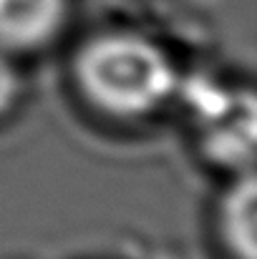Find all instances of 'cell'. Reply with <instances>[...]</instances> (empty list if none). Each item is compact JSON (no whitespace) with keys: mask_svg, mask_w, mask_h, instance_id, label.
<instances>
[{"mask_svg":"<svg viewBox=\"0 0 257 259\" xmlns=\"http://www.w3.org/2000/svg\"><path fill=\"white\" fill-rule=\"evenodd\" d=\"M20 96V76L15 66L0 53V116L8 113Z\"/></svg>","mask_w":257,"mask_h":259,"instance_id":"5b68a950","label":"cell"},{"mask_svg":"<svg viewBox=\"0 0 257 259\" xmlns=\"http://www.w3.org/2000/svg\"><path fill=\"white\" fill-rule=\"evenodd\" d=\"M68 0H0V48L46 46L63 25Z\"/></svg>","mask_w":257,"mask_h":259,"instance_id":"3957f363","label":"cell"},{"mask_svg":"<svg viewBox=\"0 0 257 259\" xmlns=\"http://www.w3.org/2000/svg\"><path fill=\"white\" fill-rule=\"evenodd\" d=\"M255 176L247 171L222 201V234L240 259H255Z\"/></svg>","mask_w":257,"mask_h":259,"instance_id":"277c9868","label":"cell"},{"mask_svg":"<svg viewBox=\"0 0 257 259\" xmlns=\"http://www.w3.org/2000/svg\"><path fill=\"white\" fill-rule=\"evenodd\" d=\"M189 106L202 126V144L209 159L222 166H250L255 151V103L250 93H227L219 86L192 88Z\"/></svg>","mask_w":257,"mask_h":259,"instance_id":"7a4b0ae2","label":"cell"},{"mask_svg":"<svg viewBox=\"0 0 257 259\" xmlns=\"http://www.w3.org/2000/svg\"><path fill=\"white\" fill-rule=\"evenodd\" d=\"M74 71L81 93L116 118L154 113L176 91V71L167 53L134 33H106L88 40Z\"/></svg>","mask_w":257,"mask_h":259,"instance_id":"6da1fadb","label":"cell"}]
</instances>
